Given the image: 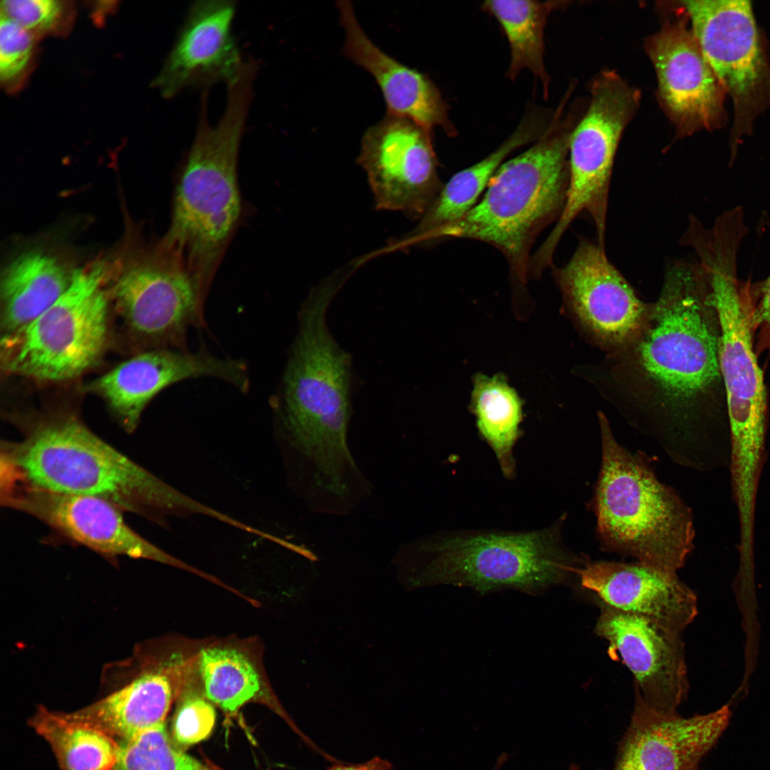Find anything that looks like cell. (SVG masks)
<instances>
[{
  "label": "cell",
  "instance_id": "6da1fadb",
  "mask_svg": "<svg viewBox=\"0 0 770 770\" xmlns=\"http://www.w3.org/2000/svg\"><path fill=\"white\" fill-rule=\"evenodd\" d=\"M708 285L698 263L676 262L636 335L617 349V382L644 416L637 425L679 465L699 458L692 403L721 375L718 339L706 317Z\"/></svg>",
  "mask_w": 770,
  "mask_h": 770
},
{
  "label": "cell",
  "instance_id": "7a4b0ae2",
  "mask_svg": "<svg viewBox=\"0 0 770 770\" xmlns=\"http://www.w3.org/2000/svg\"><path fill=\"white\" fill-rule=\"evenodd\" d=\"M345 279L339 272L329 276L302 304L275 399L287 440L304 465L308 503L320 510L349 508L371 486L348 443L354 384L351 356L332 336L327 319Z\"/></svg>",
  "mask_w": 770,
  "mask_h": 770
},
{
  "label": "cell",
  "instance_id": "3957f363",
  "mask_svg": "<svg viewBox=\"0 0 770 770\" xmlns=\"http://www.w3.org/2000/svg\"><path fill=\"white\" fill-rule=\"evenodd\" d=\"M1 483L91 496L165 525L168 516L209 513L194 500L133 461L73 416L38 420L1 449Z\"/></svg>",
  "mask_w": 770,
  "mask_h": 770
},
{
  "label": "cell",
  "instance_id": "277c9868",
  "mask_svg": "<svg viewBox=\"0 0 770 770\" xmlns=\"http://www.w3.org/2000/svg\"><path fill=\"white\" fill-rule=\"evenodd\" d=\"M256 76L243 68L226 83V107L214 125L208 119V91L202 92L195 134L161 242L183 256L208 289L240 216L237 160Z\"/></svg>",
  "mask_w": 770,
  "mask_h": 770
},
{
  "label": "cell",
  "instance_id": "5b68a950",
  "mask_svg": "<svg viewBox=\"0 0 770 770\" xmlns=\"http://www.w3.org/2000/svg\"><path fill=\"white\" fill-rule=\"evenodd\" d=\"M564 100L542 135L503 163L482 198L462 217L433 232L425 244L448 238L484 242L505 257L513 281L526 284L530 251L539 235L560 218L569 185L568 147L579 119L563 115Z\"/></svg>",
  "mask_w": 770,
  "mask_h": 770
},
{
  "label": "cell",
  "instance_id": "8992f818",
  "mask_svg": "<svg viewBox=\"0 0 770 770\" xmlns=\"http://www.w3.org/2000/svg\"><path fill=\"white\" fill-rule=\"evenodd\" d=\"M598 419L602 455L590 505L600 547L677 573L694 548L691 509L644 455L617 442L602 413Z\"/></svg>",
  "mask_w": 770,
  "mask_h": 770
},
{
  "label": "cell",
  "instance_id": "52a82bcc",
  "mask_svg": "<svg viewBox=\"0 0 770 770\" xmlns=\"http://www.w3.org/2000/svg\"><path fill=\"white\" fill-rule=\"evenodd\" d=\"M562 518L523 532L463 531L423 538L401 548L418 582L467 586L481 592L513 588L541 592L575 573L578 558L565 548Z\"/></svg>",
  "mask_w": 770,
  "mask_h": 770
},
{
  "label": "cell",
  "instance_id": "ba28073f",
  "mask_svg": "<svg viewBox=\"0 0 770 770\" xmlns=\"http://www.w3.org/2000/svg\"><path fill=\"white\" fill-rule=\"evenodd\" d=\"M737 252L718 249L701 265L720 326L718 354L727 393L731 463L736 469H761L765 458L766 400L762 371L753 349L754 307L747 285L736 273Z\"/></svg>",
  "mask_w": 770,
  "mask_h": 770
},
{
  "label": "cell",
  "instance_id": "9c48e42d",
  "mask_svg": "<svg viewBox=\"0 0 770 770\" xmlns=\"http://www.w3.org/2000/svg\"><path fill=\"white\" fill-rule=\"evenodd\" d=\"M106 267L96 262L73 271L66 292L19 330L4 335L1 366L6 372L40 381L75 378L95 365L108 332Z\"/></svg>",
  "mask_w": 770,
  "mask_h": 770
},
{
  "label": "cell",
  "instance_id": "30bf717a",
  "mask_svg": "<svg viewBox=\"0 0 770 770\" xmlns=\"http://www.w3.org/2000/svg\"><path fill=\"white\" fill-rule=\"evenodd\" d=\"M590 88L587 108L570 136L565 205L553 230L536 251L537 257L544 262L553 261L561 237L584 212L594 222L597 242L605 246L614 160L622 135L639 108L641 95L613 71L600 73Z\"/></svg>",
  "mask_w": 770,
  "mask_h": 770
},
{
  "label": "cell",
  "instance_id": "8fae6325",
  "mask_svg": "<svg viewBox=\"0 0 770 770\" xmlns=\"http://www.w3.org/2000/svg\"><path fill=\"white\" fill-rule=\"evenodd\" d=\"M692 32L725 93L734 119L732 155L756 118L770 108V64L751 4L743 0L682 1Z\"/></svg>",
  "mask_w": 770,
  "mask_h": 770
},
{
  "label": "cell",
  "instance_id": "7c38bea8",
  "mask_svg": "<svg viewBox=\"0 0 770 770\" xmlns=\"http://www.w3.org/2000/svg\"><path fill=\"white\" fill-rule=\"evenodd\" d=\"M207 292L182 255L161 243L156 255L122 274L113 297L140 344L149 349H187L188 331L205 325Z\"/></svg>",
  "mask_w": 770,
  "mask_h": 770
},
{
  "label": "cell",
  "instance_id": "4fadbf2b",
  "mask_svg": "<svg viewBox=\"0 0 770 770\" xmlns=\"http://www.w3.org/2000/svg\"><path fill=\"white\" fill-rule=\"evenodd\" d=\"M201 648L195 639L158 640L140 654L139 670L128 683L86 707L61 714L122 741L163 724L173 703L199 676Z\"/></svg>",
  "mask_w": 770,
  "mask_h": 770
},
{
  "label": "cell",
  "instance_id": "5bb4252c",
  "mask_svg": "<svg viewBox=\"0 0 770 770\" xmlns=\"http://www.w3.org/2000/svg\"><path fill=\"white\" fill-rule=\"evenodd\" d=\"M433 134L408 118L387 113L369 128L357 158L379 210L420 220L443 184L437 172Z\"/></svg>",
  "mask_w": 770,
  "mask_h": 770
},
{
  "label": "cell",
  "instance_id": "9a60e30c",
  "mask_svg": "<svg viewBox=\"0 0 770 770\" xmlns=\"http://www.w3.org/2000/svg\"><path fill=\"white\" fill-rule=\"evenodd\" d=\"M681 4V3H680ZM682 6L645 48L656 71L657 98L679 137L712 130L727 121L725 92L704 58Z\"/></svg>",
  "mask_w": 770,
  "mask_h": 770
},
{
  "label": "cell",
  "instance_id": "2e32d148",
  "mask_svg": "<svg viewBox=\"0 0 770 770\" xmlns=\"http://www.w3.org/2000/svg\"><path fill=\"white\" fill-rule=\"evenodd\" d=\"M1 501L43 522L78 544L107 556L150 560L198 576L202 571L155 546L133 530L120 509L101 498L53 492L19 484L1 486Z\"/></svg>",
  "mask_w": 770,
  "mask_h": 770
},
{
  "label": "cell",
  "instance_id": "e0dca14e",
  "mask_svg": "<svg viewBox=\"0 0 770 770\" xmlns=\"http://www.w3.org/2000/svg\"><path fill=\"white\" fill-rule=\"evenodd\" d=\"M595 633L617 652L634 677L635 691L654 710L677 712L689 692L680 633L650 618L601 602Z\"/></svg>",
  "mask_w": 770,
  "mask_h": 770
},
{
  "label": "cell",
  "instance_id": "ac0fdd59",
  "mask_svg": "<svg viewBox=\"0 0 770 770\" xmlns=\"http://www.w3.org/2000/svg\"><path fill=\"white\" fill-rule=\"evenodd\" d=\"M554 276L573 312L600 342L619 349L641 328L650 304L637 297L598 242L580 240Z\"/></svg>",
  "mask_w": 770,
  "mask_h": 770
},
{
  "label": "cell",
  "instance_id": "d6986e66",
  "mask_svg": "<svg viewBox=\"0 0 770 770\" xmlns=\"http://www.w3.org/2000/svg\"><path fill=\"white\" fill-rule=\"evenodd\" d=\"M224 380L242 392L250 381L245 364L221 359L205 350L148 349L120 363L96 380L91 388L98 394L123 428L133 431L149 402L161 391L179 381L200 377Z\"/></svg>",
  "mask_w": 770,
  "mask_h": 770
},
{
  "label": "cell",
  "instance_id": "ffe728a7",
  "mask_svg": "<svg viewBox=\"0 0 770 770\" xmlns=\"http://www.w3.org/2000/svg\"><path fill=\"white\" fill-rule=\"evenodd\" d=\"M730 717L727 705L689 717L678 712H659L635 691L630 721L618 742L612 770H699Z\"/></svg>",
  "mask_w": 770,
  "mask_h": 770
},
{
  "label": "cell",
  "instance_id": "44dd1931",
  "mask_svg": "<svg viewBox=\"0 0 770 770\" xmlns=\"http://www.w3.org/2000/svg\"><path fill=\"white\" fill-rule=\"evenodd\" d=\"M235 13L234 1L192 2L153 83L164 98H172L189 88L208 91L236 75L245 58L232 31Z\"/></svg>",
  "mask_w": 770,
  "mask_h": 770
},
{
  "label": "cell",
  "instance_id": "7402d4cb",
  "mask_svg": "<svg viewBox=\"0 0 770 770\" xmlns=\"http://www.w3.org/2000/svg\"><path fill=\"white\" fill-rule=\"evenodd\" d=\"M581 586L614 609L642 615L682 632L697 615L695 593L678 578L639 561H586Z\"/></svg>",
  "mask_w": 770,
  "mask_h": 770
},
{
  "label": "cell",
  "instance_id": "603a6c76",
  "mask_svg": "<svg viewBox=\"0 0 770 770\" xmlns=\"http://www.w3.org/2000/svg\"><path fill=\"white\" fill-rule=\"evenodd\" d=\"M337 5L345 31L343 53L374 78L387 113L411 120L432 134L440 128L448 136L455 135L446 103L431 81L376 46L361 27L349 1H337Z\"/></svg>",
  "mask_w": 770,
  "mask_h": 770
},
{
  "label": "cell",
  "instance_id": "cb8c5ba5",
  "mask_svg": "<svg viewBox=\"0 0 770 770\" xmlns=\"http://www.w3.org/2000/svg\"><path fill=\"white\" fill-rule=\"evenodd\" d=\"M198 672L205 695L224 712L234 714L248 703L263 704L311 742L274 694L264 666L262 645L257 637L207 639L200 652Z\"/></svg>",
  "mask_w": 770,
  "mask_h": 770
},
{
  "label": "cell",
  "instance_id": "d4e9b609",
  "mask_svg": "<svg viewBox=\"0 0 770 770\" xmlns=\"http://www.w3.org/2000/svg\"><path fill=\"white\" fill-rule=\"evenodd\" d=\"M544 120L542 111L530 108L512 134L495 150L453 175L399 246L425 244L436 230L466 215L478 202L479 196L504 160L518 148L536 141L542 135L548 125Z\"/></svg>",
  "mask_w": 770,
  "mask_h": 770
},
{
  "label": "cell",
  "instance_id": "484cf974",
  "mask_svg": "<svg viewBox=\"0 0 770 770\" xmlns=\"http://www.w3.org/2000/svg\"><path fill=\"white\" fill-rule=\"evenodd\" d=\"M73 274L41 252H28L14 260L1 282L4 335L26 327L51 307L70 287Z\"/></svg>",
  "mask_w": 770,
  "mask_h": 770
},
{
  "label": "cell",
  "instance_id": "4316f807",
  "mask_svg": "<svg viewBox=\"0 0 770 770\" xmlns=\"http://www.w3.org/2000/svg\"><path fill=\"white\" fill-rule=\"evenodd\" d=\"M565 1L532 0L486 1L483 9L495 17L508 39L510 61L507 76L510 80L528 70L539 80L544 98L548 97L550 78L544 64V29L549 15Z\"/></svg>",
  "mask_w": 770,
  "mask_h": 770
},
{
  "label": "cell",
  "instance_id": "83f0119b",
  "mask_svg": "<svg viewBox=\"0 0 770 770\" xmlns=\"http://www.w3.org/2000/svg\"><path fill=\"white\" fill-rule=\"evenodd\" d=\"M471 407L480 433L494 451L503 473L512 478L513 447L519 438L522 401L501 374L473 377Z\"/></svg>",
  "mask_w": 770,
  "mask_h": 770
},
{
  "label": "cell",
  "instance_id": "f1b7e54d",
  "mask_svg": "<svg viewBox=\"0 0 770 770\" xmlns=\"http://www.w3.org/2000/svg\"><path fill=\"white\" fill-rule=\"evenodd\" d=\"M30 725L50 744L61 770H114L120 744L94 727L39 707Z\"/></svg>",
  "mask_w": 770,
  "mask_h": 770
},
{
  "label": "cell",
  "instance_id": "f546056e",
  "mask_svg": "<svg viewBox=\"0 0 770 770\" xmlns=\"http://www.w3.org/2000/svg\"><path fill=\"white\" fill-rule=\"evenodd\" d=\"M119 744L114 770H222L177 747L165 723Z\"/></svg>",
  "mask_w": 770,
  "mask_h": 770
},
{
  "label": "cell",
  "instance_id": "4dcf8cb0",
  "mask_svg": "<svg viewBox=\"0 0 770 770\" xmlns=\"http://www.w3.org/2000/svg\"><path fill=\"white\" fill-rule=\"evenodd\" d=\"M172 722V739L189 746L206 739L216 721V712L205 695L200 677L192 682L178 697Z\"/></svg>",
  "mask_w": 770,
  "mask_h": 770
},
{
  "label": "cell",
  "instance_id": "1f68e13d",
  "mask_svg": "<svg viewBox=\"0 0 770 770\" xmlns=\"http://www.w3.org/2000/svg\"><path fill=\"white\" fill-rule=\"evenodd\" d=\"M34 35L15 21L1 16L0 78L8 87L25 75L32 58Z\"/></svg>",
  "mask_w": 770,
  "mask_h": 770
},
{
  "label": "cell",
  "instance_id": "d6a6232c",
  "mask_svg": "<svg viewBox=\"0 0 770 770\" xmlns=\"http://www.w3.org/2000/svg\"><path fill=\"white\" fill-rule=\"evenodd\" d=\"M65 2L55 0H4L1 16H5L34 35L59 29L66 18Z\"/></svg>",
  "mask_w": 770,
  "mask_h": 770
},
{
  "label": "cell",
  "instance_id": "836d02e7",
  "mask_svg": "<svg viewBox=\"0 0 770 770\" xmlns=\"http://www.w3.org/2000/svg\"><path fill=\"white\" fill-rule=\"evenodd\" d=\"M754 325H762L770 338V275L761 289V299L756 307H754Z\"/></svg>",
  "mask_w": 770,
  "mask_h": 770
},
{
  "label": "cell",
  "instance_id": "e575fe53",
  "mask_svg": "<svg viewBox=\"0 0 770 770\" xmlns=\"http://www.w3.org/2000/svg\"><path fill=\"white\" fill-rule=\"evenodd\" d=\"M391 764L386 759L374 757L364 763L356 764H337L328 770H391Z\"/></svg>",
  "mask_w": 770,
  "mask_h": 770
},
{
  "label": "cell",
  "instance_id": "d590c367",
  "mask_svg": "<svg viewBox=\"0 0 770 770\" xmlns=\"http://www.w3.org/2000/svg\"><path fill=\"white\" fill-rule=\"evenodd\" d=\"M568 770H580L579 766L577 764H571Z\"/></svg>",
  "mask_w": 770,
  "mask_h": 770
}]
</instances>
